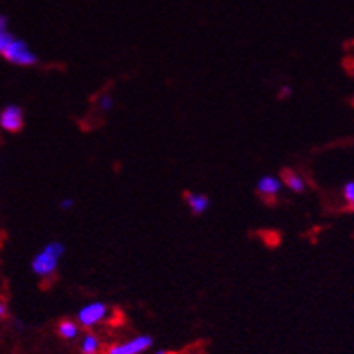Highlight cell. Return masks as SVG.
Returning <instances> with one entry per match:
<instances>
[{
	"instance_id": "1",
	"label": "cell",
	"mask_w": 354,
	"mask_h": 354,
	"mask_svg": "<svg viewBox=\"0 0 354 354\" xmlns=\"http://www.w3.org/2000/svg\"><path fill=\"white\" fill-rule=\"evenodd\" d=\"M66 255V244L62 241H49L31 259V273L40 280H49L56 275L60 261Z\"/></svg>"
},
{
	"instance_id": "2",
	"label": "cell",
	"mask_w": 354,
	"mask_h": 354,
	"mask_svg": "<svg viewBox=\"0 0 354 354\" xmlns=\"http://www.w3.org/2000/svg\"><path fill=\"white\" fill-rule=\"evenodd\" d=\"M2 58H4L8 64L17 67H35L38 66V62H40V58H38L37 53L31 49V46H29L26 40L17 37L11 40L10 46L6 47Z\"/></svg>"
},
{
	"instance_id": "3",
	"label": "cell",
	"mask_w": 354,
	"mask_h": 354,
	"mask_svg": "<svg viewBox=\"0 0 354 354\" xmlns=\"http://www.w3.org/2000/svg\"><path fill=\"white\" fill-rule=\"evenodd\" d=\"M109 311H111V308H109L107 302H103V300H91V302L84 304L78 309V313H76V322L84 329H93V327L100 326L102 322L107 320Z\"/></svg>"
},
{
	"instance_id": "4",
	"label": "cell",
	"mask_w": 354,
	"mask_h": 354,
	"mask_svg": "<svg viewBox=\"0 0 354 354\" xmlns=\"http://www.w3.org/2000/svg\"><path fill=\"white\" fill-rule=\"evenodd\" d=\"M154 345V336L138 335L125 342H118L107 347L105 354H145Z\"/></svg>"
},
{
	"instance_id": "5",
	"label": "cell",
	"mask_w": 354,
	"mask_h": 354,
	"mask_svg": "<svg viewBox=\"0 0 354 354\" xmlns=\"http://www.w3.org/2000/svg\"><path fill=\"white\" fill-rule=\"evenodd\" d=\"M24 111L17 103H8L6 107L0 109V129L8 134H17L24 129Z\"/></svg>"
},
{
	"instance_id": "6",
	"label": "cell",
	"mask_w": 354,
	"mask_h": 354,
	"mask_svg": "<svg viewBox=\"0 0 354 354\" xmlns=\"http://www.w3.org/2000/svg\"><path fill=\"white\" fill-rule=\"evenodd\" d=\"M284 188V183L282 179L277 176H271V174H266V176H261L255 183V190L261 197H266V199H273L282 192Z\"/></svg>"
},
{
	"instance_id": "7",
	"label": "cell",
	"mask_w": 354,
	"mask_h": 354,
	"mask_svg": "<svg viewBox=\"0 0 354 354\" xmlns=\"http://www.w3.org/2000/svg\"><path fill=\"white\" fill-rule=\"evenodd\" d=\"M185 203H187L188 212L192 215H196V217L205 215L212 206V199L203 192H187L185 194Z\"/></svg>"
},
{
	"instance_id": "8",
	"label": "cell",
	"mask_w": 354,
	"mask_h": 354,
	"mask_svg": "<svg viewBox=\"0 0 354 354\" xmlns=\"http://www.w3.org/2000/svg\"><path fill=\"white\" fill-rule=\"evenodd\" d=\"M102 351V340L96 333L88 331L80 340V353L82 354H98Z\"/></svg>"
},
{
	"instance_id": "9",
	"label": "cell",
	"mask_w": 354,
	"mask_h": 354,
	"mask_svg": "<svg viewBox=\"0 0 354 354\" xmlns=\"http://www.w3.org/2000/svg\"><path fill=\"white\" fill-rule=\"evenodd\" d=\"M56 331H58V336H60L62 340L73 342L80 336L82 327H80L78 322L75 320H62L60 324H58V327H56Z\"/></svg>"
},
{
	"instance_id": "10",
	"label": "cell",
	"mask_w": 354,
	"mask_h": 354,
	"mask_svg": "<svg viewBox=\"0 0 354 354\" xmlns=\"http://www.w3.org/2000/svg\"><path fill=\"white\" fill-rule=\"evenodd\" d=\"M282 183H284V187L289 188L295 194H302L306 190V181H304V177L300 174L293 172V170H286L284 176L280 177Z\"/></svg>"
},
{
	"instance_id": "11",
	"label": "cell",
	"mask_w": 354,
	"mask_h": 354,
	"mask_svg": "<svg viewBox=\"0 0 354 354\" xmlns=\"http://www.w3.org/2000/svg\"><path fill=\"white\" fill-rule=\"evenodd\" d=\"M13 38H15V35L11 33L10 19H8V15H0V56L4 55L6 47L10 46Z\"/></svg>"
},
{
	"instance_id": "12",
	"label": "cell",
	"mask_w": 354,
	"mask_h": 354,
	"mask_svg": "<svg viewBox=\"0 0 354 354\" xmlns=\"http://www.w3.org/2000/svg\"><path fill=\"white\" fill-rule=\"evenodd\" d=\"M96 105H98V109L103 112V114H109V112H112L114 111V107H116V98H114V94L111 93H102L98 96Z\"/></svg>"
},
{
	"instance_id": "13",
	"label": "cell",
	"mask_w": 354,
	"mask_h": 354,
	"mask_svg": "<svg viewBox=\"0 0 354 354\" xmlns=\"http://www.w3.org/2000/svg\"><path fill=\"white\" fill-rule=\"evenodd\" d=\"M75 206H76V201L73 199V197H62L60 203H58V208H60L62 212L75 210Z\"/></svg>"
},
{
	"instance_id": "14",
	"label": "cell",
	"mask_w": 354,
	"mask_h": 354,
	"mask_svg": "<svg viewBox=\"0 0 354 354\" xmlns=\"http://www.w3.org/2000/svg\"><path fill=\"white\" fill-rule=\"evenodd\" d=\"M342 194H344V199L351 205V203L354 201V181L345 183V187H344V190H342Z\"/></svg>"
},
{
	"instance_id": "15",
	"label": "cell",
	"mask_w": 354,
	"mask_h": 354,
	"mask_svg": "<svg viewBox=\"0 0 354 354\" xmlns=\"http://www.w3.org/2000/svg\"><path fill=\"white\" fill-rule=\"evenodd\" d=\"M291 94H293V91H291V87H289V85H282V87L279 88V100L291 98Z\"/></svg>"
},
{
	"instance_id": "16",
	"label": "cell",
	"mask_w": 354,
	"mask_h": 354,
	"mask_svg": "<svg viewBox=\"0 0 354 354\" xmlns=\"http://www.w3.org/2000/svg\"><path fill=\"white\" fill-rule=\"evenodd\" d=\"M8 317V306L4 302H0V320Z\"/></svg>"
},
{
	"instance_id": "17",
	"label": "cell",
	"mask_w": 354,
	"mask_h": 354,
	"mask_svg": "<svg viewBox=\"0 0 354 354\" xmlns=\"http://www.w3.org/2000/svg\"><path fill=\"white\" fill-rule=\"evenodd\" d=\"M152 354H170V353H168L167 349H158V351H154Z\"/></svg>"
},
{
	"instance_id": "18",
	"label": "cell",
	"mask_w": 354,
	"mask_h": 354,
	"mask_svg": "<svg viewBox=\"0 0 354 354\" xmlns=\"http://www.w3.org/2000/svg\"><path fill=\"white\" fill-rule=\"evenodd\" d=\"M351 208H353V210H354V201H353V203H351Z\"/></svg>"
}]
</instances>
